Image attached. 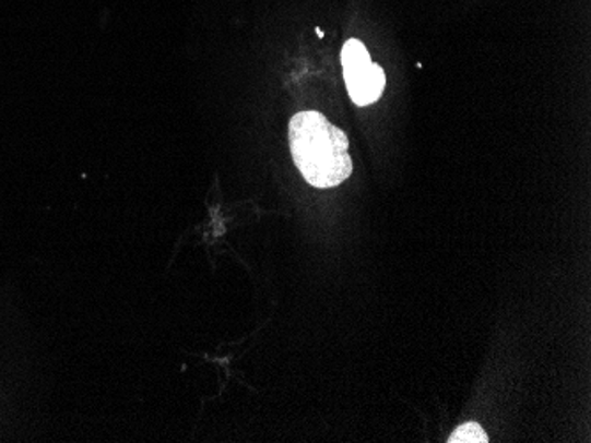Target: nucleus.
<instances>
[{
	"instance_id": "obj_1",
	"label": "nucleus",
	"mask_w": 591,
	"mask_h": 443,
	"mask_svg": "<svg viewBox=\"0 0 591 443\" xmlns=\"http://www.w3.org/2000/svg\"><path fill=\"white\" fill-rule=\"evenodd\" d=\"M294 165L308 184L336 188L353 173L350 140L319 111H299L289 122Z\"/></svg>"
},
{
	"instance_id": "obj_2",
	"label": "nucleus",
	"mask_w": 591,
	"mask_h": 443,
	"mask_svg": "<svg viewBox=\"0 0 591 443\" xmlns=\"http://www.w3.org/2000/svg\"><path fill=\"white\" fill-rule=\"evenodd\" d=\"M344 68L345 85L356 107H368L382 96L387 76L378 64H374L364 43L358 39L345 41L340 51Z\"/></svg>"
},
{
	"instance_id": "obj_3",
	"label": "nucleus",
	"mask_w": 591,
	"mask_h": 443,
	"mask_svg": "<svg viewBox=\"0 0 591 443\" xmlns=\"http://www.w3.org/2000/svg\"><path fill=\"white\" fill-rule=\"evenodd\" d=\"M489 442V436L482 430V426L476 424V422H468V424H462L450 434L448 443H487Z\"/></svg>"
}]
</instances>
